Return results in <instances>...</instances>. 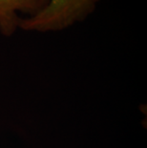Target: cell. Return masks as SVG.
Segmentation results:
<instances>
[{
  "label": "cell",
  "mask_w": 147,
  "mask_h": 148,
  "mask_svg": "<svg viewBox=\"0 0 147 148\" xmlns=\"http://www.w3.org/2000/svg\"><path fill=\"white\" fill-rule=\"evenodd\" d=\"M101 0H48L36 14L22 18L19 29L28 32H57L83 21L96 10Z\"/></svg>",
  "instance_id": "6da1fadb"
},
{
  "label": "cell",
  "mask_w": 147,
  "mask_h": 148,
  "mask_svg": "<svg viewBox=\"0 0 147 148\" xmlns=\"http://www.w3.org/2000/svg\"><path fill=\"white\" fill-rule=\"evenodd\" d=\"M48 0H0V33L5 36H12L19 29V12L36 14L45 7Z\"/></svg>",
  "instance_id": "7a4b0ae2"
}]
</instances>
